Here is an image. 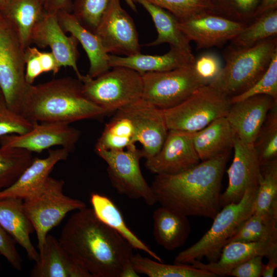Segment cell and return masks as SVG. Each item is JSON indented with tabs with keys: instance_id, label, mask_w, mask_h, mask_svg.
<instances>
[{
	"instance_id": "6da1fadb",
	"label": "cell",
	"mask_w": 277,
	"mask_h": 277,
	"mask_svg": "<svg viewBox=\"0 0 277 277\" xmlns=\"http://www.w3.org/2000/svg\"><path fill=\"white\" fill-rule=\"evenodd\" d=\"M58 240L90 277H123L133 267L134 248L100 220L92 208L85 207L73 214Z\"/></svg>"
},
{
	"instance_id": "7a4b0ae2",
	"label": "cell",
	"mask_w": 277,
	"mask_h": 277,
	"mask_svg": "<svg viewBox=\"0 0 277 277\" xmlns=\"http://www.w3.org/2000/svg\"><path fill=\"white\" fill-rule=\"evenodd\" d=\"M229 153L201 161L183 172L156 175L151 188L161 206L185 216L213 219L220 210L222 179Z\"/></svg>"
},
{
	"instance_id": "3957f363",
	"label": "cell",
	"mask_w": 277,
	"mask_h": 277,
	"mask_svg": "<svg viewBox=\"0 0 277 277\" xmlns=\"http://www.w3.org/2000/svg\"><path fill=\"white\" fill-rule=\"evenodd\" d=\"M20 114L33 122L70 124L97 119L106 113L84 96L78 78L65 77L28 85Z\"/></svg>"
},
{
	"instance_id": "277c9868",
	"label": "cell",
	"mask_w": 277,
	"mask_h": 277,
	"mask_svg": "<svg viewBox=\"0 0 277 277\" xmlns=\"http://www.w3.org/2000/svg\"><path fill=\"white\" fill-rule=\"evenodd\" d=\"M276 52V36L248 47H231L226 55L225 65L209 84L230 98L238 95L259 80Z\"/></svg>"
},
{
	"instance_id": "5b68a950",
	"label": "cell",
	"mask_w": 277,
	"mask_h": 277,
	"mask_svg": "<svg viewBox=\"0 0 277 277\" xmlns=\"http://www.w3.org/2000/svg\"><path fill=\"white\" fill-rule=\"evenodd\" d=\"M258 187L247 189L242 199L224 206L213 218L210 229L195 243L176 256L174 263L190 264L206 258L216 261L227 241L252 214Z\"/></svg>"
},
{
	"instance_id": "8992f818",
	"label": "cell",
	"mask_w": 277,
	"mask_h": 277,
	"mask_svg": "<svg viewBox=\"0 0 277 277\" xmlns=\"http://www.w3.org/2000/svg\"><path fill=\"white\" fill-rule=\"evenodd\" d=\"M95 78L87 74L80 81L84 96L106 114L142 98V74L128 68L114 67Z\"/></svg>"
},
{
	"instance_id": "52a82bcc",
	"label": "cell",
	"mask_w": 277,
	"mask_h": 277,
	"mask_svg": "<svg viewBox=\"0 0 277 277\" xmlns=\"http://www.w3.org/2000/svg\"><path fill=\"white\" fill-rule=\"evenodd\" d=\"M231 104L230 97L208 84L179 104L163 111L168 130L194 133L226 116Z\"/></svg>"
},
{
	"instance_id": "ba28073f",
	"label": "cell",
	"mask_w": 277,
	"mask_h": 277,
	"mask_svg": "<svg viewBox=\"0 0 277 277\" xmlns=\"http://www.w3.org/2000/svg\"><path fill=\"white\" fill-rule=\"evenodd\" d=\"M64 185L63 180L49 177L38 192L23 200L24 210L36 234L38 249L49 232L69 212L86 207L82 201L65 195Z\"/></svg>"
},
{
	"instance_id": "9c48e42d",
	"label": "cell",
	"mask_w": 277,
	"mask_h": 277,
	"mask_svg": "<svg viewBox=\"0 0 277 277\" xmlns=\"http://www.w3.org/2000/svg\"><path fill=\"white\" fill-rule=\"evenodd\" d=\"M96 154L107 165L110 183L116 192L131 199H141L149 206L157 203L151 188L144 177L140 161L141 150L135 145L121 150L95 149Z\"/></svg>"
},
{
	"instance_id": "30bf717a",
	"label": "cell",
	"mask_w": 277,
	"mask_h": 277,
	"mask_svg": "<svg viewBox=\"0 0 277 277\" xmlns=\"http://www.w3.org/2000/svg\"><path fill=\"white\" fill-rule=\"evenodd\" d=\"M25 49L10 25L0 15V90L9 108L20 113L29 84Z\"/></svg>"
},
{
	"instance_id": "8fae6325",
	"label": "cell",
	"mask_w": 277,
	"mask_h": 277,
	"mask_svg": "<svg viewBox=\"0 0 277 277\" xmlns=\"http://www.w3.org/2000/svg\"><path fill=\"white\" fill-rule=\"evenodd\" d=\"M142 98L165 110L183 102L200 87L208 85L196 74L193 65L169 71L142 74Z\"/></svg>"
},
{
	"instance_id": "7c38bea8",
	"label": "cell",
	"mask_w": 277,
	"mask_h": 277,
	"mask_svg": "<svg viewBox=\"0 0 277 277\" xmlns=\"http://www.w3.org/2000/svg\"><path fill=\"white\" fill-rule=\"evenodd\" d=\"M94 33L108 54L131 56L141 53L134 22L122 7L120 0H112Z\"/></svg>"
},
{
	"instance_id": "4fadbf2b",
	"label": "cell",
	"mask_w": 277,
	"mask_h": 277,
	"mask_svg": "<svg viewBox=\"0 0 277 277\" xmlns=\"http://www.w3.org/2000/svg\"><path fill=\"white\" fill-rule=\"evenodd\" d=\"M39 123L33 122L32 128L24 134L1 137L0 145L37 153L54 146L61 147L70 152L73 151L81 135L79 130L67 123Z\"/></svg>"
},
{
	"instance_id": "5bb4252c",
	"label": "cell",
	"mask_w": 277,
	"mask_h": 277,
	"mask_svg": "<svg viewBox=\"0 0 277 277\" xmlns=\"http://www.w3.org/2000/svg\"><path fill=\"white\" fill-rule=\"evenodd\" d=\"M117 112L133 124L137 142L142 145L143 157L147 160L154 156L162 147L169 130L163 110L141 98Z\"/></svg>"
},
{
	"instance_id": "9a60e30c",
	"label": "cell",
	"mask_w": 277,
	"mask_h": 277,
	"mask_svg": "<svg viewBox=\"0 0 277 277\" xmlns=\"http://www.w3.org/2000/svg\"><path fill=\"white\" fill-rule=\"evenodd\" d=\"M234 156L227 170L228 183L225 191L220 195L221 208L239 202L247 189L258 187L261 168L253 144L245 143L235 136Z\"/></svg>"
},
{
	"instance_id": "2e32d148",
	"label": "cell",
	"mask_w": 277,
	"mask_h": 277,
	"mask_svg": "<svg viewBox=\"0 0 277 277\" xmlns=\"http://www.w3.org/2000/svg\"><path fill=\"white\" fill-rule=\"evenodd\" d=\"M195 132L169 130L160 151L146 160V168L157 174H174L200 163L193 144Z\"/></svg>"
},
{
	"instance_id": "e0dca14e",
	"label": "cell",
	"mask_w": 277,
	"mask_h": 277,
	"mask_svg": "<svg viewBox=\"0 0 277 277\" xmlns=\"http://www.w3.org/2000/svg\"><path fill=\"white\" fill-rule=\"evenodd\" d=\"M247 25L213 12L178 22L179 28L190 42L195 43L197 49L221 47L233 39Z\"/></svg>"
},
{
	"instance_id": "ac0fdd59",
	"label": "cell",
	"mask_w": 277,
	"mask_h": 277,
	"mask_svg": "<svg viewBox=\"0 0 277 277\" xmlns=\"http://www.w3.org/2000/svg\"><path fill=\"white\" fill-rule=\"evenodd\" d=\"M31 42L39 48L49 47L59 66L72 68L77 78L81 80L83 75L77 65L79 43L72 35H66L59 24L57 13L46 11L33 28Z\"/></svg>"
},
{
	"instance_id": "d6986e66",
	"label": "cell",
	"mask_w": 277,
	"mask_h": 277,
	"mask_svg": "<svg viewBox=\"0 0 277 277\" xmlns=\"http://www.w3.org/2000/svg\"><path fill=\"white\" fill-rule=\"evenodd\" d=\"M276 103L267 95H253L232 103L226 117L240 140L253 144L268 112Z\"/></svg>"
},
{
	"instance_id": "ffe728a7",
	"label": "cell",
	"mask_w": 277,
	"mask_h": 277,
	"mask_svg": "<svg viewBox=\"0 0 277 277\" xmlns=\"http://www.w3.org/2000/svg\"><path fill=\"white\" fill-rule=\"evenodd\" d=\"M70 153L60 148L50 149L46 157L33 158L11 186L0 191V199L12 197L24 200L35 194L43 188L55 165L66 160Z\"/></svg>"
},
{
	"instance_id": "44dd1931",
	"label": "cell",
	"mask_w": 277,
	"mask_h": 277,
	"mask_svg": "<svg viewBox=\"0 0 277 277\" xmlns=\"http://www.w3.org/2000/svg\"><path fill=\"white\" fill-rule=\"evenodd\" d=\"M277 255V241L262 240L252 242H233L226 244L219 259L204 263L194 261L193 266L210 272L216 276L228 275L230 271L242 262L256 256L267 259Z\"/></svg>"
},
{
	"instance_id": "7402d4cb",
	"label": "cell",
	"mask_w": 277,
	"mask_h": 277,
	"mask_svg": "<svg viewBox=\"0 0 277 277\" xmlns=\"http://www.w3.org/2000/svg\"><path fill=\"white\" fill-rule=\"evenodd\" d=\"M38 250V259L31 270V276L90 277L74 262L54 236L48 234Z\"/></svg>"
},
{
	"instance_id": "603a6c76",
	"label": "cell",
	"mask_w": 277,
	"mask_h": 277,
	"mask_svg": "<svg viewBox=\"0 0 277 277\" xmlns=\"http://www.w3.org/2000/svg\"><path fill=\"white\" fill-rule=\"evenodd\" d=\"M60 25L65 32H69L80 43L88 57L90 66L87 75L95 78L108 71L109 54L106 51L97 35L83 26L70 12H56Z\"/></svg>"
},
{
	"instance_id": "cb8c5ba5",
	"label": "cell",
	"mask_w": 277,
	"mask_h": 277,
	"mask_svg": "<svg viewBox=\"0 0 277 277\" xmlns=\"http://www.w3.org/2000/svg\"><path fill=\"white\" fill-rule=\"evenodd\" d=\"M195 57L171 47L162 55H145L141 53L131 56L109 55V65L111 68L124 67L131 69L141 74L147 72L169 71L193 65Z\"/></svg>"
},
{
	"instance_id": "d4e9b609",
	"label": "cell",
	"mask_w": 277,
	"mask_h": 277,
	"mask_svg": "<svg viewBox=\"0 0 277 277\" xmlns=\"http://www.w3.org/2000/svg\"><path fill=\"white\" fill-rule=\"evenodd\" d=\"M0 225L24 248L29 260L35 262L38 260L39 253L30 237L34 229L25 212L23 200L12 197L0 199Z\"/></svg>"
},
{
	"instance_id": "484cf974",
	"label": "cell",
	"mask_w": 277,
	"mask_h": 277,
	"mask_svg": "<svg viewBox=\"0 0 277 277\" xmlns=\"http://www.w3.org/2000/svg\"><path fill=\"white\" fill-rule=\"evenodd\" d=\"M152 217L153 234L159 245L173 251L185 244L191 230L188 216L161 206L154 211Z\"/></svg>"
},
{
	"instance_id": "4316f807",
	"label": "cell",
	"mask_w": 277,
	"mask_h": 277,
	"mask_svg": "<svg viewBox=\"0 0 277 277\" xmlns=\"http://www.w3.org/2000/svg\"><path fill=\"white\" fill-rule=\"evenodd\" d=\"M236 134L226 116L217 118L194 133L193 141L201 161L229 153Z\"/></svg>"
},
{
	"instance_id": "83f0119b",
	"label": "cell",
	"mask_w": 277,
	"mask_h": 277,
	"mask_svg": "<svg viewBox=\"0 0 277 277\" xmlns=\"http://www.w3.org/2000/svg\"><path fill=\"white\" fill-rule=\"evenodd\" d=\"M46 12L41 0H11L0 15L10 25L26 49L36 23Z\"/></svg>"
},
{
	"instance_id": "f1b7e54d",
	"label": "cell",
	"mask_w": 277,
	"mask_h": 277,
	"mask_svg": "<svg viewBox=\"0 0 277 277\" xmlns=\"http://www.w3.org/2000/svg\"><path fill=\"white\" fill-rule=\"evenodd\" d=\"M90 203L97 217L122 236L134 249L142 250L155 260L162 262V259L128 227L120 210L110 198L93 193L91 194Z\"/></svg>"
},
{
	"instance_id": "f546056e",
	"label": "cell",
	"mask_w": 277,
	"mask_h": 277,
	"mask_svg": "<svg viewBox=\"0 0 277 277\" xmlns=\"http://www.w3.org/2000/svg\"><path fill=\"white\" fill-rule=\"evenodd\" d=\"M141 4L149 13L157 32L155 40L146 46L168 43L171 47L192 53L190 41L179 28L178 19L168 11L152 4L147 0H133Z\"/></svg>"
},
{
	"instance_id": "4dcf8cb0",
	"label": "cell",
	"mask_w": 277,
	"mask_h": 277,
	"mask_svg": "<svg viewBox=\"0 0 277 277\" xmlns=\"http://www.w3.org/2000/svg\"><path fill=\"white\" fill-rule=\"evenodd\" d=\"M252 213L277 220V159L261 166Z\"/></svg>"
},
{
	"instance_id": "1f68e13d",
	"label": "cell",
	"mask_w": 277,
	"mask_h": 277,
	"mask_svg": "<svg viewBox=\"0 0 277 277\" xmlns=\"http://www.w3.org/2000/svg\"><path fill=\"white\" fill-rule=\"evenodd\" d=\"M136 272L149 277H216L214 274L196 268L191 264H167L140 254L133 255L131 260Z\"/></svg>"
},
{
	"instance_id": "d6a6232c",
	"label": "cell",
	"mask_w": 277,
	"mask_h": 277,
	"mask_svg": "<svg viewBox=\"0 0 277 277\" xmlns=\"http://www.w3.org/2000/svg\"><path fill=\"white\" fill-rule=\"evenodd\" d=\"M136 143L135 130L131 121L117 112L114 117L106 125L95 148L121 150L135 145Z\"/></svg>"
},
{
	"instance_id": "836d02e7",
	"label": "cell",
	"mask_w": 277,
	"mask_h": 277,
	"mask_svg": "<svg viewBox=\"0 0 277 277\" xmlns=\"http://www.w3.org/2000/svg\"><path fill=\"white\" fill-rule=\"evenodd\" d=\"M277 34L276 9L267 11L255 17L254 21L231 40L232 47H250Z\"/></svg>"
},
{
	"instance_id": "e575fe53",
	"label": "cell",
	"mask_w": 277,
	"mask_h": 277,
	"mask_svg": "<svg viewBox=\"0 0 277 277\" xmlns=\"http://www.w3.org/2000/svg\"><path fill=\"white\" fill-rule=\"evenodd\" d=\"M33 159L31 152L0 145V191L11 186Z\"/></svg>"
},
{
	"instance_id": "d590c367",
	"label": "cell",
	"mask_w": 277,
	"mask_h": 277,
	"mask_svg": "<svg viewBox=\"0 0 277 277\" xmlns=\"http://www.w3.org/2000/svg\"><path fill=\"white\" fill-rule=\"evenodd\" d=\"M262 240L277 241V220L252 214L226 242H252Z\"/></svg>"
},
{
	"instance_id": "8d00e7d4",
	"label": "cell",
	"mask_w": 277,
	"mask_h": 277,
	"mask_svg": "<svg viewBox=\"0 0 277 277\" xmlns=\"http://www.w3.org/2000/svg\"><path fill=\"white\" fill-rule=\"evenodd\" d=\"M253 146L261 166L277 159V103L268 112Z\"/></svg>"
},
{
	"instance_id": "74e56055",
	"label": "cell",
	"mask_w": 277,
	"mask_h": 277,
	"mask_svg": "<svg viewBox=\"0 0 277 277\" xmlns=\"http://www.w3.org/2000/svg\"><path fill=\"white\" fill-rule=\"evenodd\" d=\"M173 14L179 21L208 12H213L212 0H147Z\"/></svg>"
},
{
	"instance_id": "f35d334b",
	"label": "cell",
	"mask_w": 277,
	"mask_h": 277,
	"mask_svg": "<svg viewBox=\"0 0 277 277\" xmlns=\"http://www.w3.org/2000/svg\"><path fill=\"white\" fill-rule=\"evenodd\" d=\"M112 0H75L72 14L88 30L95 31Z\"/></svg>"
},
{
	"instance_id": "ab89813d",
	"label": "cell",
	"mask_w": 277,
	"mask_h": 277,
	"mask_svg": "<svg viewBox=\"0 0 277 277\" xmlns=\"http://www.w3.org/2000/svg\"><path fill=\"white\" fill-rule=\"evenodd\" d=\"M265 94L277 101V52L275 53L269 66L263 75L249 89L231 98V103L250 96Z\"/></svg>"
},
{
	"instance_id": "60d3db41",
	"label": "cell",
	"mask_w": 277,
	"mask_h": 277,
	"mask_svg": "<svg viewBox=\"0 0 277 277\" xmlns=\"http://www.w3.org/2000/svg\"><path fill=\"white\" fill-rule=\"evenodd\" d=\"M32 122L8 107L3 96H0V137L23 134L33 127Z\"/></svg>"
},
{
	"instance_id": "b9f144b4",
	"label": "cell",
	"mask_w": 277,
	"mask_h": 277,
	"mask_svg": "<svg viewBox=\"0 0 277 277\" xmlns=\"http://www.w3.org/2000/svg\"><path fill=\"white\" fill-rule=\"evenodd\" d=\"M227 14L226 17L245 23L254 18L259 0H212Z\"/></svg>"
},
{
	"instance_id": "7bdbcfd3",
	"label": "cell",
	"mask_w": 277,
	"mask_h": 277,
	"mask_svg": "<svg viewBox=\"0 0 277 277\" xmlns=\"http://www.w3.org/2000/svg\"><path fill=\"white\" fill-rule=\"evenodd\" d=\"M193 67L197 75L207 84L219 75L223 68L220 57L211 52L204 53L195 58Z\"/></svg>"
},
{
	"instance_id": "ee69618b",
	"label": "cell",
	"mask_w": 277,
	"mask_h": 277,
	"mask_svg": "<svg viewBox=\"0 0 277 277\" xmlns=\"http://www.w3.org/2000/svg\"><path fill=\"white\" fill-rule=\"evenodd\" d=\"M0 254L17 270H21L23 260L15 246V242L0 225Z\"/></svg>"
},
{
	"instance_id": "f6af8a7d",
	"label": "cell",
	"mask_w": 277,
	"mask_h": 277,
	"mask_svg": "<svg viewBox=\"0 0 277 277\" xmlns=\"http://www.w3.org/2000/svg\"><path fill=\"white\" fill-rule=\"evenodd\" d=\"M40 51L35 47H28L25 50V78L28 84L43 73L39 60Z\"/></svg>"
},
{
	"instance_id": "bcb514c9",
	"label": "cell",
	"mask_w": 277,
	"mask_h": 277,
	"mask_svg": "<svg viewBox=\"0 0 277 277\" xmlns=\"http://www.w3.org/2000/svg\"><path fill=\"white\" fill-rule=\"evenodd\" d=\"M263 256H256L240 264L228 275L234 277H260L263 267Z\"/></svg>"
},
{
	"instance_id": "7dc6e473",
	"label": "cell",
	"mask_w": 277,
	"mask_h": 277,
	"mask_svg": "<svg viewBox=\"0 0 277 277\" xmlns=\"http://www.w3.org/2000/svg\"><path fill=\"white\" fill-rule=\"evenodd\" d=\"M39 60L43 73L52 72L57 73L61 68L51 52H41Z\"/></svg>"
},
{
	"instance_id": "c3c4849f",
	"label": "cell",
	"mask_w": 277,
	"mask_h": 277,
	"mask_svg": "<svg viewBox=\"0 0 277 277\" xmlns=\"http://www.w3.org/2000/svg\"><path fill=\"white\" fill-rule=\"evenodd\" d=\"M72 7L71 0H48L45 4L46 11L55 13L61 10L71 12Z\"/></svg>"
},
{
	"instance_id": "681fc988",
	"label": "cell",
	"mask_w": 277,
	"mask_h": 277,
	"mask_svg": "<svg viewBox=\"0 0 277 277\" xmlns=\"http://www.w3.org/2000/svg\"><path fill=\"white\" fill-rule=\"evenodd\" d=\"M268 263L263 265L262 275L263 277H272L277 267V255L268 258Z\"/></svg>"
},
{
	"instance_id": "f907efd6",
	"label": "cell",
	"mask_w": 277,
	"mask_h": 277,
	"mask_svg": "<svg viewBox=\"0 0 277 277\" xmlns=\"http://www.w3.org/2000/svg\"><path fill=\"white\" fill-rule=\"evenodd\" d=\"M277 0H262L254 14V18L258 15L270 10L276 9Z\"/></svg>"
},
{
	"instance_id": "816d5d0a",
	"label": "cell",
	"mask_w": 277,
	"mask_h": 277,
	"mask_svg": "<svg viewBox=\"0 0 277 277\" xmlns=\"http://www.w3.org/2000/svg\"><path fill=\"white\" fill-rule=\"evenodd\" d=\"M11 0H0V13L6 8Z\"/></svg>"
},
{
	"instance_id": "f5cc1de1",
	"label": "cell",
	"mask_w": 277,
	"mask_h": 277,
	"mask_svg": "<svg viewBox=\"0 0 277 277\" xmlns=\"http://www.w3.org/2000/svg\"><path fill=\"white\" fill-rule=\"evenodd\" d=\"M129 6L134 11H136V7L133 0H125Z\"/></svg>"
},
{
	"instance_id": "db71d44e",
	"label": "cell",
	"mask_w": 277,
	"mask_h": 277,
	"mask_svg": "<svg viewBox=\"0 0 277 277\" xmlns=\"http://www.w3.org/2000/svg\"><path fill=\"white\" fill-rule=\"evenodd\" d=\"M41 1H42L44 3V4H45V3H46L48 0H41Z\"/></svg>"
},
{
	"instance_id": "11a10c76",
	"label": "cell",
	"mask_w": 277,
	"mask_h": 277,
	"mask_svg": "<svg viewBox=\"0 0 277 277\" xmlns=\"http://www.w3.org/2000/svg\"><path fill=\"white\" fill-rule=\"evenodd\" d=\"M2 95H2V92H1V90H0V96H2Z\"/></svg>"
},
{
	"instance_id": "9f6ffc18",
	"label": "cell",
	"mask_w": 277,
	"mask_h": 277,
	"mask_svg": "<svg viewBox=\"0 0 277 277\" xmlns=\"http://www.w3.org/2000/svg\"><path fill=\"white\" fill-rule=\"evenodd\" d=\"M1 264H0V269H1Z\"/></svg>"
}]
</instances>
